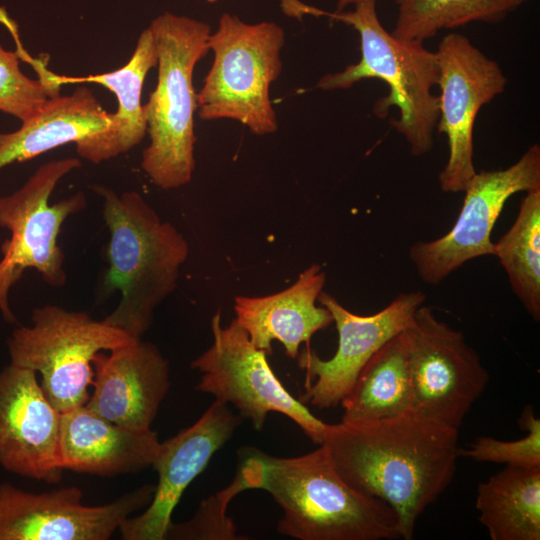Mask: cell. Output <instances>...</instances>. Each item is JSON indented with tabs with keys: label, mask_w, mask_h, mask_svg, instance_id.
<instances>
[{
	"label": "cell",
	"mask_w": 540,
	"mask_h": 540,
	"mask_svg": "<svg viewBox=\"0 0 540 540\" xmlns=\"http://www.w3.org/2000/svg\"><path fill=\"white\" fill-rule=\"evenodd\" d=\"M367 1H377V0H338L336 12L343 11L346 7L350 5H356L358 3L367 2Z\"/></svg>",
	"instance_id": "cell-29"
},
{
	"label": "cell",
	"mask_w": 540,
	"mask_h": 540,
	"mask_svg": "<svg viewBox=\"0 0 540 540\" xmlns=\"http://www.w3.org/2000/svg\"><path fill=\"white\" fill-rule=\"evenodd\" d=\"M242 417L228 404L215 400L190 427L160 443L152 466L158 483L148 508L128 517L119 527L125 540H163L172 523V513L186 488L230 439Z\"/></svg>",
	"instance_id": "cell-16"
},
{
	"label": "cell",
	"mask_w": 540,
	"mask_h": 540,
	"mask_svg": "<svg viewBox=\"0 0 540 540\" xmlns=\"http://www.w3.org/2000/svg\"><path fill=\"white\" fill-rule=\"evenodd\" d=\"M93 189L103 198V217L110 233L105 288L121 294L119 304L103 321L140 339L156 307L176 288L189 246L139 193L118 194L101 185Z\"/></svg>",
	"instance_id": "cell-3"
},
{
	"label": "cell",
	"mask_w": 540,
	"mask_h": 540,
	"mask_svg": "<svg viewBox=\"0 0 540 540\" xmlns=\"http://www.w3.org/2000/svg\"><path fill=\"white\" fill-rule=\"evenodd\" d=\"M325 282L322 267L312 264L283 291L262 297H235L234 320L256 348L271 354L272 342L278 340L287 356L296 359L303 342L308 347L317 331L333 323L330 311L316 306Z\"/></svg>",
	"instance_id": "cell-18"
},
{
	"label": "cell",
	"mask_w": 540,
	"mask_h": 540,
	"mask_svg": "<svg viewBox=\"0 0 540 540\" xmlns=\"http://www.w3.org/2000/svg\"><path fill=\"white\" fill-rule=\"evenodd\" d=\"M157 65L153 33L147 27L140 34L129 61L121 68L88 76H63L50 72L49 79L58 86L95 83L110 90L118 107L111 113L108 128L75 143L79 157L100 163L119 156L138 145L147 133V122L141 95L148 72Z\"/></svg>",
	"instance_id": "cell-20"
},
{
	"label": "cell",
	"mask_w": 540,
	"mask_h": 540,
	"mask_svg": "<svg viewBox=\"0 0 540 540\" xmlns=\"http://www.w3.org/2000/svg\"><path fill=\"white\" fill-rule=\"evenodd\" d=\"M440 88L436 128L448 142V160L438 175L442 191L465 190L476 170L473 130L479 110L501 94L507 79L499 64L459 33L442 38L435 51Z\"/></svg>",
	"instance_id": "cell-12"
},
{
	"label": "cell",
	"mask_w": 540,
	"mask_h": 540,
	"mask_svg": "<svg viewBox=\"0 0 540 540\" xmlns=\"http://www.w3.org/2000/svg\"><path fill=\"white\" fill-rule=\"evenodd\" d=\"M155 486L144 485L116 501L82 503L78 487L30 493L0 484V540H107L132 513L148 506Z\"/></svg>",
	"instance_id": "cell-14"
},
{
	"label": "cell",
	"mask_w": 540,
	"mask_h": 540,
	"mask_svg": "<svg viewBox=\"0 0 540 540\" xmlns=\"http://www.w3.org/2000/svg\"><path fill=\"white\" fill-rule=\"evenodd\" d=\"M493 255L526 312L540 320V189L526 192L510 229L496 242Z\"/></svg>",
	"instance_id": "cell-24"
},
{
	"label": "cell",
	"mask_w": 540,
	"mask_h": 540,
	"mask_svg": "<svg viewBox=\"0 0 540 540\" xmlns=\"http://www.w3.org/2000/svg\"><path fill=\"white\" fill-rule=\"evenodd\" d=\"M21 53L5 50L0 44V111L21 120L37 114L60 86L48 79H31L20 68Z\"/></svg>",
	"instance_id": "cell-27"
},
{
	"label": "cell",
	"mask_w": 540,
	"mask_h": 540,
	"mask_svg": "<svg viewBox=\"0 0 540 540\" xmlns=\"http://www.w3.org/2000/svg\"><path fill=\"white\" fill-rule=\"evenodd\" d=\"M425 300L422 291L402 293L379 312L361 316L348 311L333 296L322 291L317 301L333 317L338 331V348L327 360L321 359L309 346L298 355V365L306 374L300 401L319 409L338 406L364 365L386 342L407 327Z\"/></svg>",
	"instance_id": "cell-13"
},
{
	"label": "cell",
	"mask_w": 540,
	"mask_h": 540,
	"mask_svg": "<svg viewBox=\"0 0 540 540\" xmlns=\"http://www.w3.org/2000/svg\"><path fill=\"white\" fill-rule=\"evenodd\" d=\"M412 413L459 429L490 376L464 334L421 305L403 331Z\"/></svg>",
	"instance_id": "cell-10"
},
{
	"label": "cell",
	"mask_w": 540,
	"mask_h": 540,
	"mask_svg": "<svg viewBox=\"0 0 540 540\" xmlns=\"http://www.w3.org/2000/svg\"><path fill=\"white\" fill-rule=\"evenodd\" d=\"M160 443L153 430L121 426L85 405L61 413L60 455L64 470L99 476L139 472L152 466Z\"/></svg>",
	"instance_id": "cell-19"
},
{
	"label": "cell",
	"mask_w": 540,
	"mask_h": 540,
	"mask_svg": "<svg viewBox=\"0 0 540 540\" xmlns=\"http://www.w3.org/2000/svg\"><path fill=\"white\" fill-rule=\"evenodd\" d=\"M241 468L252 489L268 492L282 508L277 531L299 540H394L399 519L385 502L351 487L323 445L296 457L254 450Z\"/></svg>",
	"instance_id": "cell-2"
},
{
	"label": "cell",
	"mask_w": 540,
	"mask_h": 540,
	"mask_svg": "<svg viewBox=\"0 0 540 540\" xmlns=\"http://www.w3.org/2000/svg\"><path fill=\"white\" fill-rule=\"evenodd\" d=\"M475 507L491 540H539L540 467L506 466L479 483Z\"/></svg>",
	"instance_id": "cell-23"
},
{
	"label": "cell",
	"mask_w": 540,
	"mask_h": 540,
	"mask_svg": "<svg viewBox=\"0 0 540 540\" xmlns=\"http://www.w3.org/2000/svg\"><path fill=\"white\" fill-rule=\"evenodd\" d=\"M285 32L275 22H244L223 13L208 38L212 65L197 93L202 120L231 119L253 134L278 129L270 87L282 71Z\"/></svg>",
	"instance_id": "cell-6"
},
{
	"label": "cell",
	"mask_w": 540,
	"mask_h": 540,
	"mask_svg": "<svg viewBox=\"0 0 540 540\" xmlns=\"http://www.w3.org/2000/svg\"><path fill=\"white\" fill-rule=\"evenodd\" d=\"M203 1H206V2H208V3H215V2H217L218 0H203Z\"/></svg>",
	"instance_id": "cell-30"
},
{
	"label": "cell",
	"mask_w": 540,
	"mask_h": 540,
	"mask_svg": "<svg viewBox=\"0 0 540 540\" xmlns=\"http://www.w3.org/2000/svg\"><path fill=\"white\" fill-rule=\"evenodd\" d=\"M398 7L392 34L404 41L423 43L443 29L470 22L494 23L523 0H395Z\"/></svg>",
	"instance_id": "cell-25"
},
{
	"label": "cell",
	"mask_w": 540,
	"mask_h": 540,
	"mask_svg": "<svg viewBox=\"0 0 540 540\" xmlns=\"http://www.w3.org/2000/svg\"><path fill=\"white\" fill-rule=\"evenodd\" d=\"M458 431L408 412L368 423H327L320 445L351 487L395 511L401 539L411 540L419 516L454 477Z\"/></svg>",
	"instance_id": "cell-1"
},
{
	"label": "cell",
	"mask_w": 540,
	"mask_h": 540,
	"mask_svg": "<svg viewBox=\"0 0 540 540\" xmlns=\"http://www.w3.org/2000/svg\"><path fill=\"white\" fill-rule=\"evenodd\" d=\"M518 424L522 430L527 431L524 437L506 441L480 436L468 448L459 447V457L510 467H540V419L536 417L531 405L523 409Z\"/></svg>",
	"instance_id": "cell-28"
},
{
	"label": "cell",
	"mask_w": 540,
	"mask_h": 540,
	"mask_svg": "<svg viewBox=\"0 0 540 540\" xmlns=\"http://www.w3.org/2000/svg\"><path fill=\"white\" fill-rule=\"evenodd\" d=\"M212 344L191 363L201 373L196 389L232 404L253 427L263 429L270 412L294 421L315 444H322L327 423L317 418L283 386L266 353L256 348L233 320L224 326L217 312L211 320Z\"/></svg>",
	"instance_id": "cell-9"
},
{
	"label": "cell",
	"mask_w": 540,
	"mask_h": 540,
	"mask_svg": "<svg viewBox=\"0 0 540 540\" xmlns=\"http://www.w3.org/2000/svg\"><path fill=\"white\" fill-rule=\"evenodd\" d=\"M31 323L8 340L10 364L38 372L44 394L60 413L88 401L95 355L134 339L85 312L56 305L35 308Z\"/></svg>",
	"instance_id": "cell-7"
},
{
	"label": "cell",
	"mask_w": 540,
	"mask_h": 540,
	"mask_svg": "<svg viewBox=\"0 0 540 540\" xmlns=\"http://www.w3.org/2000/svg\"><path fill=\"white\" fill-rule=\"evenodd\" d=\"M403 331L386 342L360 371L340 403L343 422L368 423L411 411L412 387Z\"/></svg>",
	"instance_id": "cell-22"
},
{
	"label": "cell",
	"mask_w": 540,
	"mask_h": 540,
	"mask_svg": "<svg viewBox=\"0 0 540 540\" xmlns=\"http://www.w3.org/2000/svg\"><path fill=\"white\" fill-rule=\"evenodd\" d=\"M540 189V147L530 146L506 169L476 172L464 192L454 226L444 236L409 248L416 272L437 285L469 260L493 255V227L507 200L518 192Z\"/></svg>",
	"instance_id": "cell-11"
},
{
	"label": "cell",
	"mask_w": 540,
	"mask_h": 540,
	"mask_svg": "<svg viewBox=\"0 0 540 540\" xmlns=\"http://www.w3.org/2000/svg\"><path fill=\"white\" fill-rule=\"evenodd\" d=\"M61 413L47 399L34 370L0 371V465L47 483L61 480Z\"/></svg>",
	"instance_id": "cell-15"
},
{
	"label": "cell",
	"mask_w": 540,
	"mask_h": 540,
	"mask_svg": "<svg viewBox=\"0 0 540 540\" xmlns=\"http://www.w3.org/2000/svg\"><path fill=\"white\" fill-rule=\"evenodd\" d=\"M93 391L85 406L135 430H148L169 386L168 361L150 342L132 339L93 359Z\"/></svg>",
	"instance_id": "cell-17"
},
{
	"label": "cell",
	"mask_w": 540,
	"mask_h": 540,
	"mask_svg": "<svg viewBox=\"0 0 540 540\" xmlns=\"http://www.w3.org/2000/svg\"><path fill=\"white\" fill-rule=\"evenodd\" d=\"M111 123L108 113L92 91L84 86L72 94L55 96L21 127L0 133V169L30 160L67 143L102 132Z\"/></svg>",
	"instance_id": "cell-21"
},
{
	"label": "cell",
	"mask_w": 540,
	"mask_h": 540,
	"mask_svg": "<svg viewBox=\"0 0 540 540\" xmlns=\"http://www.w3.org/2000/svg\"><path fill=\"white\" fill-rule=\"evenodd\" d=\"M149 27L157 52L158 78L143 105L150 143L143 151L141 168L154 185L169 190L189 183L194 171L198 102L193 73L209 52L211 27L171 12L157 16Z\"/></svg>",
	"instance_id": "cell-5"
},
{
	"label": "cell",
	"mask_w": 540,
	"mask_h": 540,
	"mask_svg": "<svg viewBox=\"0 0 540 540\" xmlns=\"http://www.w3.org/2000/svg\"><path fill=\"white\" fill-rule=\"evenodd\" d=\"M252 489L251 481L240 467L232 483L204 499L194 516L182 523H171L166 539L239 540L233 519L226 515L230 501L240 492Z\"/></svg>",
	"instance_id": "cell-26"
},
{
	"label": "cell",
	"mask_w": 540,
	"mask_h": 540,
	"mask_svg": "<svg viewBox=\"0 0 540 540\" xmlns=\"http://www.w3.org/2000/svg\"><path fill=\"white\" fill-rule=\"evenodd\" d=\"M80 166L76 157L49 161L21 188L0 197V226L10 232L1 245L0 313L9 323L16 322L9 291L26 270H36L54 288L67 281L64 254L57 240L64 221L85 208L86 197L78 192L53 204L49 199L58 182Z\"/></svg>",
	"instance_id": "cell-8"
},
{
	"label": "cell",
	"mask_w": 540,
	"mask_h": 540,
	"mask_svg": "<svg viewBox=\"0 0 540 540\" xmlns=\"http://www.w3.org/2000/svg\"><path fill=\"white\" fill-rule=\"evenodd\" d=\"M322 17L354 28L360 39L361 57L344 70L322 76L316 87L323 91L348 89L355 83L378 78L389 87L387 96L378 100L374 112L385 117L392 106L399 110L393 126L402 134L414 156L433 148V133L439 116L438 96L432 89L438 81L435 51L423 43L404 41L381 24L375 1L354 5L353 11H323Z\"/></svg>",
	"instance_id": "cell-4"
}]
</instances>
